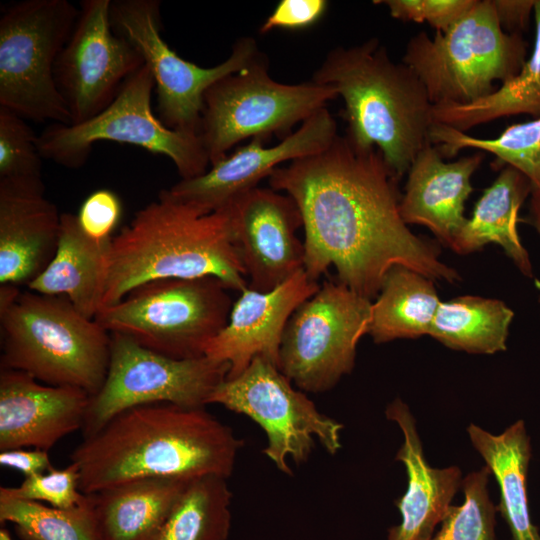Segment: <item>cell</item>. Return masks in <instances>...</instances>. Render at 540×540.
Listing matches in <instances>:
<instances>
[{
	"label": "cell",
	"mask_w": 540,
	"mask_h": 540,
	"mask_svg": "<svg viewBox=\"0 0 540 540\" xmlns=\"http://www.w3.org/2000/svg\"><path fill=\"white\" fill-rule=\"evenodd\" d=\"M398 181L377 148H358L339 135L325 150L271 173L270 188L290 196L300 211L311 280L334 266L340 283L370 300L396 266L431 280H460L438 247L407 227Z\"/></svg>",
	"instance_id": "cell-1"
},
{
	"label": "cell",
	"mask_w": 540,
	"mask_h": 540,
	"mask_svg": "<svg viewBox=\"0 0 540 540\" xmlns=\"http://www.w3.org/2000/svg\"><path fill=\"white\" fill-rule=\"evenodd\" d=\"M243 441L204 407L144 404L113 417L71 454L90 495L147 477L229 478Z\"/></svg>",
	"instance_id": "cell-2"
},
{
	"label": "cell",
	"mask_w": 540,
	"mask_h": 540,
	"mask_svg": "<svg viewBox=\"0 0 540 540\" xmlns=\"http://www.w3.org/2000/svg\"><path fill=\"white\" fill-rule=\"evenodd\" d=\"M204 276L230 290L248 287L227 210L204 214L158 196L111 238L101 308L150 281Z\"/></svg>",
	"instance_id": "cell-3"
},
{
	"label": "cell",
	"mask_w": 540,
	"mask_h": 540,
	"mask_svg": "<svg viewBox=\"0 0 540 540\" xmlns=\"http://www.w3.org/2000/svg\"><path fill=\"white\" fill-rule=\"evenodd\" d=\"M312 81L336 90L345 104V136L358 148H377L399 180L430 142L433 105L426 89L378 38L332 49Z\"/></svg>",
	"instance_id": "cell-4"
},
{
	"label": "cell",
	"mask_w": 540,
	"mask_h": 540,
	"mask_svg": "<svg viewBox=\"0 0 540 540\" xmlns=\"http://www.w3.org/2000/svg\"><path fill=\"white\" fill-rule=\"evenodd\" d=\"M1 369L95 395L110 361V333L65 296L0 285Z\"/></svg>",
	"instance_id": "cell-5"
},
{
	"label": "cell",
	"mask_w": 540,
	"mask_h": 540,
	"mask_svg": "<svg viewBox=\"0 0 540 540\" xmlns=\"http://www.w3.org/2000/svg\"><path fill=\"white\" fill-rule=\"evenodd\" d=\"M527 59L526 41L504 31L492 0H475L447 31L433 38L424 31L412 36L402 62L437 106L469 104L489 95L494 82L515 77Z\"/></svg>",
	"instance_id": "cell-6"
},
{
	"label": "cell",
	"mask_w": 540,
	"mask_h": 540,
	"mask_svg": "<svg viewBox=\"0 0 540 540\" xmlns=\"http://www.w3.org/2000/svg\"><path fill=\"white\" fill-rule=\"evenodd\" d=\"M229 290L214 276L154 280L101 308L95 321L168 357L199 358L228 322Z\"/></svg>",
	"instance_id": "cell-7"
},
{
	"label": "cell",
	"mask_w": 540,
	"mask_h": 540,
	"mask_svg": "<svg viewBox=\"0 0 540 540\" xmlns=\"http://www.w3.org/2000/svg\"><path fill=\"white\" fill-rule=\"evenodd\" d=\"M79 15L68 0H23L0 17V107L26 120L71 124L54 67Z\"/></svg>",
	"instance_id": "cell-8"
},
{
	"label": "cell",
	"mask_w": 540,
	"mask_h": 540,
	"mask_svg": "<svg viewBox=\"0 0 540 540\" xmlns=\"http://www.w3.org/2000/svg\"><path fill=\"white\" fill-rule=\"evenodd\" d=\"M265 54L249 67L215 82L204 95L199 134L210 165L245 139L285 138L298 123L338 97L314 81L284 84L273 80Z\"/></svg>",
	"instance_id": "cell-9"
},
{
	"label": "cell",
	"mask_w": 540,
	"mask_h": 540,
	"mask_svg": "<svg viewBox=\"0 0 540 540\" xmlns=\"http://www.w3.org/2000/svg\"><path fill=\"white\" fill-rule=\"evenodd\" d=\"M154 89L153 76L143 64L95 117L80 124L48 125L37 138L42 157L67 168H79L96 142L112 141L168 157L181 179L204 174L210 160L200 134L167 127L153 112Z\"/></svg>",
	"instance_id": "cell-10"
},
{
	"label": "cell",
	"mask_w": 540,
	"mask_h": 540,
	"mask_svg": "<svg viewBox=\"0 0 540 540\" xmlns=\"http://www.w3.org/2000/svg\"><path fill=\"white\" fill-rule=\"evenodd\" d=\"M110 20L113 30L138 51L150 70L157 116L175 130L199 134L206 91L264 54L255 38L243 36L233 44L229 57L216 66L205 68L183 59L161 36L158 0H113Z\"/></svg>",
	"instance_id": "cell-11"
},
{
	"label": "cell",
	"mask_w": 540,
	"mask_h": 540,
	"mask_svg": "<svg viewBox=\"0 0 540 540\" xmlns=\"http://www.w3.org/2000/svg\"><path fill=\"white\" fill-rule=\"evenodd\" d=\"M110 361L100 390L90 397L84 438L97 433L119 413L144 404L171 403L188 408L209 404L227 378L229 365L202 356L175 359L119 333H110Z\"/></svg>",
	"instance_id": "cell-12"
},
{
	"label": "cell",
	"mask_w": 540,
	"mask_h": 540,
	"mask_svg": "<svg viewBox=\"0 0 540 540\" xmlns=\"http://www.w3.org/2000/svg\"><path fill=\"white\" fill-rule=\"evenodd\" d=\"M372 300L342 283L323 285L291 315L281 341L279 370L301 391L332 389L355 364L368 334Z\"/></svg>",
	"instance_id": "cell-13"
},
{
	"label": "cell",
	"mask_w": 540,
	"mask_h": 540,
	"mask_svg": "<svg viewBox=\"0 0 540 540\" xmlns=\"http://www.w3.org/2000/svg\"><path fill=\"white\" fill-rule=\"evenodd\" d=\"M246 415L265 432L263 453L276 468L292 475L288 464L305 463L318 439L335 455L341 449L343 425L321 413L305 392L296 390L279 368L263 357H256L237 377L225 379L212 393L209 404Z\"/></svg>",
	"instance_id": "cell-14"
},
{
	"label": "cell",
	"mask_w": 540,
	"mask_h": 540,
	"mask_svg": "<svg viewBox=\"0 0 540 540\" xmlns=\"http://www.w3.org/2000/svg\"><path fill=\"white\" fill-rule=\"evenodd\" d=\"M111 0H83L73 31L59 54L54 78L71 115L83 123L115 99L125 81L144 62L112 27Z\"/></svg>",
	"instance_id": "cell-15"
},
{
	"label": "cell",
	"mask_w": 540,
	"mask_h": 540,
	"mask_svg": "<svg viewBox=\"0 0 540 540\" xmlns=\"http://www.w3.org/2000/svg\"><path fill=\"white\" fill-rule=\"evenodd\" d=\"M337 136L336 120L325 107L276 145L267 147L264 139L253 138L204 174L181 179L159 196L204 214L218 211L258 187L279 165L319 153Z\"/></svg>",
	"instance_id": "cell-16"
},
{
	"label": "cell",
	"mask_w": 540,
	"mask_h": 540,
	"mask_svg": "<svg viewBox=\"0 0 540 540\" xmlns=\"http://www.w3.org/2000/svg\"><path fill=\"white\" fill-rule=\"evenodd\" d=\"M223 209L249 288L270 291L304 269L303 222L290 196L258 186Z\"/></svg>",
	"instance_id": "cell-17"
},
{
	"label": "cell",
	"mask_w": 540,
	"mask_h": 540,
	"mask_svg": "<svg viewBox=\"0 0 540 540\" xmlns=\"http://www.w3.org/2000/svg\"><path fill=\"white\" fill-rule=\"evenodd\" d=\"M319 288L304 269L267 292L246 287L233 303L225 327L207 345L205 356L229 365L226 379L240 375L256 357L278 367L281 341L291 315Z\"/></svg>",
	"instance_id": "cell-18"
},
{
	"label": "cell",
	"mask_w": 540,
	"mask_h": 540,
	"mask_svg": "<svg viewBox=\"0 0 540 540\" xmlns=\"http://www.w3.org/2000/svg\"><path fill=\"white\" fill-rule=\"evenodd\" d=\"M90 395L54 386L10 369L0 370V451L32 447L49 451L82 429Z\"/></svg>",
	"instance_id": "cell-19"
},
{
	"label": "cell",
	"mask_w": 540,
	"mask_h": 540,
	"mask_svg": "<svg viewBox=\"0 0 540 540\" xmlns=\"http://www.w3.org/2000/svg\"><path fill=\"white\" fill-rule=\"evenodd\" d=\"M60 226L42 179H0V284L28 286L52 260Z\"/></svg>",
	"instance_id": "cell-20"
},
{
	"label": "cell",
	"mask_w": 540,
	"mask_h": 540,
	"mask_svg": "<svg viewBox=\"0 0 540 540\" xmlns=\"http://www.w3.org/2000/svg\"><path fill=\"white\" fill-rule=\"evenodd\" d=\"M483 161L479 153L444 162L429 142L408 170L399 210L408 224L426 226L448 247L466 223L465 202L472 192L471 177Z\"/></svg>",
	"instance_id": "cell-21"
},
{
	"label": "cell",
	"mask_w": 540,
	"mask_h": 540,
	"mask_svg": "<svg viewBox=\"0 0 540 540\" xmlns=\"http://www.w3.org/2000/svg\"><path fill=\"white\" fill-rule=\"evenodd\" d=\"M385 414L402 430L404 442L396 460L404 464L408 477L406 492L395 501L402 519L388 529L387 540H431L461 487V471L457 466L439 469L428 464L415 419L401 399L392 401Z\"/></svg>",
	"instance_id": "cell-22"
},
{
	"label": "cell",
	"mask_w": 540,
	"mask_h": 540,
	"mask_svg": "<svg viewBox=\"0 0 540 540\" xmlns=\"http://www.w3.org/2000/svg\"><path fill=\"white\" fill-rule=\"evenodd\" d=\"M110 240H96L80 227L77 216L61 213L56 252L29 290L65 296L84 316L95 319L102 307Z\"/></svg>",
	"instance_id": "cell-23"
},
{
	"label": "cell",
	"mask_w": 540,
	"mask_h": 540,
	"mask_svg": "<svg viewBox=\"0 0 540 540\" xmlns=\"http://www.w3.org/2000/svg\"><path fill=\"white\" fill-rule=\"evenodd\" d=\"M189 481L147 477L90 494L98 540H155Z\"/></svg>",
	"instance_id": "cell-24"
},
{
	"label": "cell",
	"mask_w": 540,
	"mask_h": 540,
	"mask_svg": "<svg viewBox=\"0 0 540 540\" xmlns=\"http://www.w3.org/2000/svg\"><path fill=\"white\" fill-rule=\"evenodd\" d=\"M532 189L525 175L511 166L504 168L485 189L472 217L456 234L450 248L458 254H468L495 243L525 276L531 277L530 258L520 241L517 222L520 207Z\"/></svg>",
	"instance_id": "cell-25"
},
{
	"label": "cell",
	"mask_w": 540,
	"mask_h": 540,
	"mask_svg": "<svg viewBox=\"0 0 540 540\" xmlns=\"http://www.w3.org/2000/svg\"><path fill=\"white\" fill-rule=\"evenodd\" d=\"M467 433L485 466L495 476L500 492L497 510L510 529L511 540H540L529 512L527 474L531 444L524 422H515L499 435L471 423Z\"/></svg>",
	"instance_id": "cell-26"
},
{
	"label": "cell",
	"mask_w": 540,
	"mask_h": 540,
	"mask_svg": "<svg viewBox=\"0 0 540 540\" xmlns=\"http://www.w3.org/2000/svg\"><path fill=\"white\" fill-rule=\"evenodd\" d=\"M440 303L433 280L393 267L372 302L368 334L375 343L428 335Z\"/></svg>",
	"instance_id": "cell-27"
},
{
	"label": "cell",
	"mask_w": 540,
	"mask_h": 540,
	"mask_svg": "<svg viewBox=\"0 0 540 540\" xmlns=\"http://www.w3.org/2000/svg\"><path fill=\"white\" fill-rule=\"evenodd\" d=\"M513 311L501 300L465 295L440 303L429 336L473 354L506 350Z\"/></svg>",
	"instance_id": "cell-28"
},
{
	"label": "cell",
	"mask_w": 540,
	"mask_h": 540,
	"mask_svg": "<svg viewBox=\"0 0 540 540\" xmlns=\"http://www.w3.org/2000/svg\"><path fill=\"white\" fill-rule=\"evenodd\" d=\"M535 41L521 71L492 93L464 105L433 106L434 123L462 132L475 126L517 114L540 117V0L535 1Z\"/></svg>",
	"instance_id": "cell-29"
},
{
	"label": "cell",
	"mask_w": 540,
	"mask_h": 540,
	"mask_svg": "<svg viewBox=\"0 0 540 540\" xmlns=\"http://www.w3.org/2000/svg\"><path fill=\"white\" fill-rule=\"evenodd\" d=\"M231 500L227 478L190 480L155 540H227Z\"/></svg>",
	"instance_id": "cell-30"
},
{
	"label": "cell",
	"mask_w": 540,
	"mask_h": 540,
	"mask_svg": "<svg viewBox=\"0 0 540 540\" xmlns=\"http://www.w3.org/2000/svg\"><path fill=\"white\" fill-rule=\"evenodd\" d=\"M429 140L443 158L464 148H477L525 175L533 189L540 190V117L509 126L497 138L481 139L450 126L434 123Z\"/></svg>",
	"instance_id": "cell-31"
},
{
	"label": "cell",
	"mask_w": 540,
	"mask_h": 540,
	"mask_svg": "<svg viewBox=\"0 0 540 540\" xmlns=\"http://www.w3.org/2000/svg\"><path fill=\"white\" fill-rule=\"evenodd\" d=\"M0 522L12 523L23 540H98L90 495L68 509L0 495Z\"/></svg>",
	"instance_id": "cell-32"
},
{
	"label": "cell",
	"mask_w": 540,
	"mask_h": 540,
	"mask_svg": "<svg viewBox=\"0 0 540 540\" xmlns=\"http://www.w3.org/2000/svg\"><path fill=\"white\" fill-rule=\"evenodd\" d=\"M491 475V470L484 466L462 479L464 502L449 507L440 530L431 540H496L497 506L491 501L488 489Z\"/></svg>",
	"instance_id": "cell-33"
},
{
	"label": "cell",
	"mask_w": 540,
	"mask_h": 540,
	"mask_svg": "<svg viewBox=\"0 0 540 540\" xmlns=\"http://www.w3.org/2000/svg\"><path fill=\"white\" fill-rule=\"evenodd\" d=\"M37 138L26 119L0 107V179H42Z\"/></svg>",
	"instance_id": "cell-34"
},
{
	"label": "cell",
	"mask_w": 540,
	"mask_h": 540,
	"mask_svg": "<svg viewBox=\"0 0 540 540\" xmlns=\"http://www.w3.org/2000/svg\"><path fill=\"white\" fill-rule=\"evenodd\" d=\"M79 480L78 466L71 462L64 469L53 467L44 473L25 477L17 487H1L0 495L68 509L78 505L85 497L79 489Z\"/></svg>",
	"instance_id": "cell-35"
},
{
	"label": "cell",
	"mask_w": 540,
	"mask_h": 540,
	"mask_svg": "<svg viewBox=\"0 0 540 540\" xmlns=\"http://www.w3.org/2000/svg\"><path fill=\"white\" fill-rule=\"evenodd\" d=\"M475 0H384L390 15L401 21L427 22L436 32L447 31L474 4Z\"/></svg>",
	"instance_id": "cell-36"
},
{
	"label": "cell",
	"mask_w": 540,
	"mask_h": 540,
	"mask_svg": "<svg viewBox=\"0 0 540 540\" xmlns=\"http://www.w3.org/2000/svg\"><path fill=\"white\" fill-rule=\"evenodd\" d=\"M122 214V204L113 191L99 189L91 193L76 215L80 227L96 240L111 239Z\"/></svg>",
	"instance_id": "cell-37"
},
{
	"label": "cell",
	"mask_w": 540,
	"mask_h": 540,
	"mask_svg": "<svg viewBox=\"0 0 540 540\" xmlns=\"http://www.w3.org/2000/svg\"><path fill=\"white\" fill-rule=\"evenodd\" d=\"M325 0H281L260 26V33L273 29L302 30L315 25L326 13Z\"/></svg>",
	"instance_id": "cell-38"
},
{
	"label": "cell",
	"mask_w": 540,
	"mask_h": 540,
	"mask_svg": "<svg viewBox=\"0 0 540 540\" xmlns=\"http://www.w3.org/2000/svg\"><path fill=\"white\" fill-rule=\"evenodd\" d=\"M0 464L23 473L25 477L53 468L48 451L41 449L17 448L0 451Z\"/></svg>",
	"instance_id": "cell-39"
},
{
	"label": "cell",
	"mask_w": 540,
	"mask_h": 540,
	"mask_svg": "<svg viewBox=\"0 0 540 540\" xmlns=\"http://www.w3.org/2000/svg\"><path fill=\"white\" fill-rule=\"evenodd\" d=\"M536 0H492L502 28L517 33L526 28Z\"/></svg>",
	"instance_id": "cell-40"
},
{
	"label": "cell",
	"mask_w": 540,
	"mask_h": 540,
	"mask_svg": "<svg viewBox=\"0 0 540 540\" xmlns=\"http://www.w3.org/2000/svg\"><path fill=\"white\" fill-rule=\"evenodd\" d=\"M530 212L532 223L540 234V190L532 189Z\"/></svg>",
	"instance_id": "cell-41"
},
{
	"label": "cell",
	"mask_w": 540,
	"mask_h": 540,
	"mask_svg": "<svg viewBox=\"0 0 540 540\" xmlns=\"http://www.w3.org/2000/svg\"><path fill=\"white\" fill-rule=\"evenodd\" d=\"M0 540H13L9 531L4 527L0 529Z\"/></svg>",
	"instance_id": "cell-42"
}]
</instances>
